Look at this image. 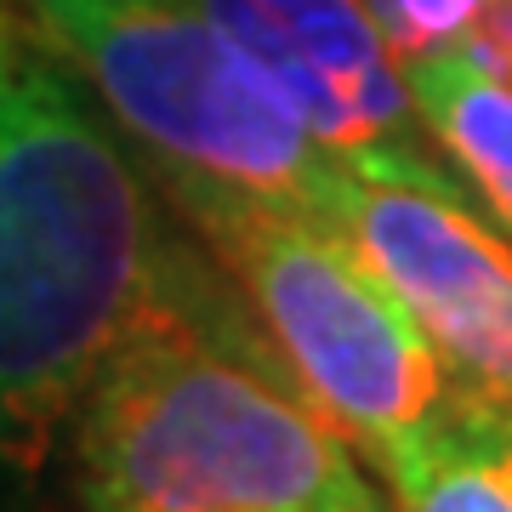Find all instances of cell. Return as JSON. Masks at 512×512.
<instances>
[{
    "instance_id": "4",
    "label": "cell",
    "mask_w": 512,
    "mask_h": 512,
    "mask_svg": "<svg viewBox=\"0 0 512 512\" xmlns=\"http://www.w3.org/2000/svg\"><path fill=\"white\" fill-rule=\"evenodd\" d=\"M177 205L234 268L296 393L359 444L387 484H399L456 404V382H444L450 370L416 319L330 222L256 200Z\"/></svg>"
},
{
    "instance_id": "7",
    "label": "cell",
    "mask_w": 512,
    "mask_h": 512,
    "mask_svg": "<svg viewBox=\"0 0 512 512\" xmlns=\"http://www.w3.org/2000/svg\"><path fill=\"white\" fill-rule=\"evenodd\" d=\"M410 97L478 205L512 234V86L450 52L410 63Z\"/></svg>"
},
{
    "instance_id": "6",
    "label": "cell",
    "mask_w": 512,
    "mask_h": 512,
    "mask_svg": "<svg viewBox=\"0 0 512 512\" xmlns=\"http://www.w3.org/2000/svg\"><path fill=\"white\" fill-rule=\"evenodd\" d=\"M291 97L319 143L348 160L416 143V97L365 0H194Z\"/></svg>"
},
{
    "instance_id": "8",
    "label": "cell",
    "mask_w": 512,
    "mask_h": 512,
    "mask_svg": "<svg viewBox=\"0 0 512 512\" xmlns=\"http://www.w3.org/2000/svg\"><path fill=\"white\" fill-rule=\"evenodd\" d=\"M393 495L399 512H512V410L456 393Z\"/></svg>"
},
{
    "instance_id": "9",
    "label": "cell",
    "mask_w": 512,
    "mask_h": 512,
    "mask_svg": "<svg viewBox=\"0 0 512 512\" xmlns=\"http://www.w3.org/2000/svg\"><path fill=\"white\" fill-rule=\"evenodd\" d=\"M365 6L382 40L393 46V57H404V63L461 52L467 29L484 12V0H365Z\"/></svg>"
},
{
    "instance_id": "3",
    "label": "cell",
    "mask_w": 512,
    "mask_h": 512,
    "mask_svg": "<svg viewBox=\"0 0 512 512\" xmlns=\"http://www.w3.org/2000/svg\"><path fill=\"white\" fill-rule=\"evenodd\" d=\"M177 200H256L325 222L342 160L194 0H29Z\"/></svg>"
},
{
    "instance_id": "2",
    "label": "cell",
    "mask_w": 512,
    "mask_h": 512,
    "mask_svg": "<svg viewBox=\"0 0 512 512\" xmlns=\"http://www.w3.org/2000/svg\"><path fill=\"white\" fill-rule=\"evenodd\" d=\"M69 444L86 512H387L353 444L228 330L205 279L97 370Z\"/></svg>"
},
{
    "instance_id": "5",
    "label": "cell",
    "mask_w": 512,
    "mask_h": 512,
    "mask_svg": "<svg viewBox=\"0 0 512 512\" xmlns=\"http://www.w3.org/2000/svg\"><path fill=\"white\" fill-rule=\"evenodd\" d=\"M325 222L365 256L456 393L512 410V234H495L416 143L348 154Z\"/></svg>"
},
{
    "instance_id": "10",
    "label": "cell",
    "mask_w": 512,
    "mask_h": 512,
    "mask_svg": "<svg viewBox=\"0 0 512 512\" xmlns=\"http://www.w3.org/2000/svg\"><path fill=\"white\" fill-rule=\"evenodd\" d=\"M461 57L473 69L495 74L501 86H512V0H484L478 23L461 40Z\"/></svg>"
},
{
    "instance_id": "1",
    "label": "cell",
    "mask_w": 512,
    "mask_h": 512,
    "mask_svg": "<svg viewBox=\"0 0 512 512\" xmlns=\"http://www.w3.org/2000/svg\"><path fill=\"white\" fill-rule=\"evenodd\" d=\"M194 279L120 137L0 0V467L35 473L97 370Z\"/></svg>"
}]
</instances>
